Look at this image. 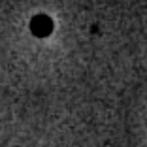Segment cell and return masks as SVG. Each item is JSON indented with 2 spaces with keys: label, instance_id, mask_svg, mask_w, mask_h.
<instances>
[{
  "label": "cell",
  "instance_id": "6da1fadb",
  "mask_svg": "<svg viewBox=\"0 0 147 147\" xmlns=\"http://www.w3.org/2000/svg\"><path fill=\"white\" fill-rule=\"evenodd\" d=\"M53 28V23L49 17H45V15H38V17L32 19V32L38 36H45L49 34Z\"/></svg>",
  "mask_w": 147,
  "mask_h": 147
}]
</instances>
